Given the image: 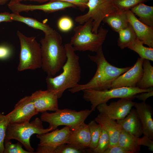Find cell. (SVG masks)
Wrapping results in <instances>:
<instances>
[{"instance_id":"4dcf8cb0","label":"cell","mask_w":153,"mask_h":153,"mask_svg":"<svg viewBox=\"0 0 153 153\" xmlns=\"http://www.w3.org/2000/svg\"><path fill=\"white\" fill-rule=\"evenodd\" d=\"M110 145L109 136L107 132L102 129L97 145L92 152L94 153H103Z\"/></svg>"},{"instance_id":"9c48e42d","label":"cell","mask_w":153,"mask_h":153,"mask_svg":"<svg viewBox=\"0 0 153 153\" xmlns=\"http://www.w3.org/2000/svg\"><path fill=\"white\" fill-rule=\"evenodd\" d=\"M88 12L78 16L75 21L83 24L90 19L92 20V31L97 33L101 24L105 17L111 13L117 10L113 0H88L87 4Z\"/></svg>"},{"instance_id":"8fae6325","label":"cell","mask_w":153,"mask_h":153,"mask_svg":"<svg viewBox=\"0 0 153 153\" xmlns=\"http://www.w3.org/2000/svg\"><path fill=\"white\" fill-rule=\"evenodd\" d=\"M39 112L35 108L30 96L20 99L13 110L5 115L9 123H22L29 122Z\"/></svg>"},{"instance_id":"44dd1931","label":"cell","mask_w":153,"mask_h":153,"mask_svg":"<svg viewBox=\"0 0 153 153\" xmlns=\"http://www.w3.org/2000/svg\"><path fill=\"white\" fill-rule=\"evenodd\" d=\"M127 11L117 10L112 12L106 16L103 22L107 24L113 31L118 32L126 28L129 24Z\"/></svg>"},{"instance_id":"8d00e7d4","label":"cell","mask_w":153,"mask_h":153,"mask_svg":"<svg viewBox=\"0 0 153 153\" xmlns=\"http://www.w3.org/2000/svg\"><path fill=\"white\" fill-rule=\"evenodd\" d=\"M138 143L140 145L147 146L150 151H153V141L148 136L143 135L141 138L138 137Z\"/></svg>"},{"instance_id":"d6986e66","label":"cell","mask_w":153,"mask_h":153,"mask_svg":"<svg viewBox=\"0 0 153 153\" xmlns=\"http://www.w3.org/2000/svg\"><path fill=\"white\" fill-rule=\"evenodd\" d=\"M116 122L122 129L137 137L143 134L142 124L136 110L132 109L124 118L117 120Z\"/></svg>"},{"instance_id":"ba28073f","label":"cell","mask_w":153,"mask_h":153,"mask_svg":"<svg viewBox=\"0 0 153 153\" xmlns=\"http://www.w3.org/2000/svg\"><path fill=\"white\" fill-rule=\"evenodd\" d=\"M103 91L86 89L82 91L84 93L83 98L91 104V109L94 110L99 104L107 103L110 99L114 98H133L136 94L141 92L153 90V87L142 89L137 87H122L110 88Z\"/></svg>"},{"instance_id":"6da1fadb","label":"cell","mask_w":153,"mask_h":153,"mask_svg":"<svg viewBox=\"0 0 153 153\" xmlns=\"http://www.w3.org/2000/svg\"><path fill=\"white\" fill-rule=\"evenodd\" d=\"M95 56L88 55V57L97 66V70L91 79L84 84H78L69 89L72 93L78 92L86 89L103 91L109 89L113 81L118 76L132 67L119 68L110 64L106 59L102 49L100 46Z\"/></svg>"},{"instance_id":"ab89813d","label":"cell","mask_w":153,"mask_h":153,"mask_svg":"<svg viewBox=\"0 0 153 153\" xmlns=\"http://www.w3.org/2000/svg\"><path fill=\"white\" fill-rule=\"evenodd\" d=\"M12 13L8 12L0 13V23L2 22H11L13 21L12 18Z\"/></svg>"},{"instance_id":"7402d4cb","label":"cell","mask_w":153,"mask_h":153,"mask_svg":"<svg viewBox=\"0 0 153 153\" xmlns=\"http://www.w3.org/2000/svg\"><path fill=\"white\" fill-rule=\"evenodd\" d=\"M138 138L122 129L119 136L118 144L128 153H139L141 146L138 144Z\"/></svg>"},{"instance_id":"5bb4252c","label":"cell","mask_w":153,"mask_h":153,"mask_svg":"<svg viewBox=\"0 0 153 153\" xmlns=\"http://www.w3.org/2000/svg\"><path fill=\"white\" fill-rule=\"evenodd\" d=\"M37 111L42 113L47 111H55L59 108L58 96L47 90L36 91L30 96Z\"/></svg>"},{"instance_id":"d4e9b609","label":"cell","mask_w":153,"mask_h":153,"mask_svg":"<svg viewBox=\"0 0 153 153\" xmlns=\"http://www.w3.org/2000/svg\"><path fill=\"white\" fill-rule=\"evenodd\" d=\"M13 21L23 22L33 28L42 31L45 34L49 33L53 29L48 25L42 23L36 19L23 16L18 13H12Z\"/></svg>"},{"instance_id":"cb8c5ba5","label":"cell","mask_w":153,"mask_h":153,"mask_svg":"<svg viewBox=\"0 0 153 153\" xmlns=\"http://www.w3.org/2000/svg\"><path fill=\"white\" fill-rule=\"evenodd\" d=\"M149 61L145 59L143 60V75L136 86L141 89H146L153 86V67Z\"/></svg>"},{"instance_id":"e575fe53","label":"cell","mask_w":153,"mask_h":153,"mask_svg":"<svg viewBox=\"0 0 153 153\" xmlns=\"http://www.w3.org/2000/svg\"><path fill=\"white\" fill-rule=\"evenodd\" d=\"M12 50L10 47L5 44L0 45V60H5L10 57Z\"/></svg>"},{"instance_id":"8992f818","label":"cell","mask_w":153,"mask_h":153,"mask_svg":"<svg viewBox=\"0 0 153 153\" xmlns=\"http://www.w3.org/2000/svg\"><path fill=\"white\" fill-rule=\"evenodd\" d=\"M17 35L20 45L18 70L21 71L41 67V45L35 37H27L18 31Z\"/></svg>"},{"instance_id":"74e56055","label":"cell","mask_w":153,"mask_h":153,"mask_svg":"<svg viewBox=\"0 0 153 153\" xmlns=\"http://www.w3.org/2000/svg\"><path fill=\"white\" fill-rule=\"evenodd\" d=\"M103 153H128L118 144L110 145Z\"/></svg>"},{"instance_id":"83f0119b","label":"cell","mask_w":153,"mask_h":153,"mask_svg":"<svg viewBox=\"0 0 153 153\" xmlns=\"http://www.w3.org/2000/svg\"><path fill=\"white\" fill-rule=\"evenodd\" d=\"M90 135L91 142L89 147L90 151L92 152L97 146L101 135L102 128L101 125L95 120L91 121L88 124Z\"/></svg>"},{"instance_id":"d6a6232c","label":"cell","mask_w":153,"mask_h":153,"mask_svg":"<svg viewBox=\"0 0 153 153\" xmlns=\"http://www.w3.org/2000/svg\"><path fill=\"white\" fill-rule=\"evenodd\" d=\"M86 152L85 150H82L71 144L65 143L58 146L54 153H82Z\"/></svg>"},{"instance_id":"52a82bcc","label":"cell","mask_w":153,"mask_h":153,"mask_svg":"<svg viewBox=\"0 0 153 153\" xmlns=\"http://www.w3.org/2000/svg\"><path fill=\"white\" fill-rule=\"evenodd\" d=\"M92 111L88 109L77 111L69 109H59L51 113L47 111L42 113L40 119L48 123V127H52L54 130L59 126H65L73 131L84 122Z\"/></svg>"},{"instance_id":"d590c367","label":"cell","mask_w":153,"mask_h":153,"mask_svg":"<svg viewBox=\"0 0 153 153\" xmlns=\"http://www.w3.org/2000/svg\"><path fill=\"white\" fill-rule=\"evenodd\" d=\"M60 1L68 2L78 7L81 11H84L87 8V4L88 0H50L52 1Z\"/></svg>"},{"instance_id":"60d3db41","label":"cell","mask_w":153,"mask_h":153,"mask_svg":"<svg viewBox=\"0 0 153 153\" xmlns=\"http://www.w3.org/2000/svg\"><path fill=\"white\" fill-rule=\"evenodd\" d=\"M50 0H10L9 3H19L23 1H36L39 3H43L48 1H49Z\"/></svg>"},{"instance_id":"4316f807","label":"cell","mask_w":153,"mask_h":153,"mask_svg":"<svg viewBox=\"0 0 153 153\" xmlns=\"http://www.w3.org/2000/svg\"><path fill=\"white\" fill-rule=\"evenodd\" d=\"M143 43L137 38L128 47L137 53L141 58L153 61V48L144 46Z\"/></svg>"},{"instance_id":"7c38bea8","label":"cell","mask_w":153,"mask_h":153,"mask_svg":"<svg viewBox=\"0 0 153 153\" xmlns=\"http://www.w3.org/2000/svg\"><path fill=\"white\" fill-rule=\"evenodd\" d=\"M133 98H121L117 101L111 103L108 105L107 103H101L96 108L100 113L114 120L123 119L130 112L134 106L135 102Z\"/></svg>"},{"instance_id":"f1b7e54d","label":"cell","mask_w":153,"mask_h":153,"mask_svg":"<svg viewBox=\"0 0 153 153\" xmlns=\"http://www.w3.org/2000/svg\"><path fill=\"white\" fill-rule=\"evenodd\" d=\"M117 10L127 11L137 4L149 0H113Z\"/></svg>"},{"instance_id":"7a4b0ae2","label":"cell","mask_w":153,"mask_h":153,"mask_svg":"<svg viewBox=\"0 0 153 153\" xmlns=\"http://www.w3.org/2000/svg\"><path fill=\"white\" fill-rule=\"evenodd\" d=\"M64 46L67 60L62 67L63 72L56 76L47 75L46 78L47 89L56 94L59 99L65 90L78 84L81 78L79 56L69 43L65 44Z\"/></svg>"},{"instance_id":"5b68a950","label":"cell","mask_w":153,"mask_h":153,"mask_svg":"<svg viewBox=\"0 0 153 153\" xmlns=\"http://www.w3.org/2000/svg\"><path fill=\"white\" fill-rule=\"evenodd\" d=\"M54 130L52 127L44 128L42 121L37 118L31 122L22 123H9L6 132L5 139H15L21 143L26 150L31 153L34 149L30 144V139L34 134L41 135Z\"/></svg>"},{"instance_id":"4fadbf2b","label":"cell","mask_w":153,"mask_h":153,"mask_svg":"<svg viewBox=\"0 0 153 153\" xmlns=\"http://www.w3.org/2000/svg\"><path fill=\"white\" fill-rule=\"evenodd\" d=\"M8 6L13 13L18 14L22 12H27L36 10H41L46 13H51L68 8L76 7L71 3L57 0L49 1L47 3L40 5H26L20 2L9 3Z\"/></svg>"},{"instance_id":"b9f144b4","label":"cell","mask_w":153,"mask_h":153,"mask_svg":"<svg viewBox=\"0 0 153 153\" xmlns=\"http://www.w3.org/2000/svg\"><path fill=\"white\" fill-rule=\"evenodd\" d=\"M10 0H0V5H3L5 4Z\"/></svg>"},{"instance_id":"30bf717a","label":"cell","mask_w":153,"mask_h":153,"mask_svg":"<svg viewBox=\"0 0 153 153\" xmlns=\"http://www.w3.org/2000/svg\"><path fill=\"white\" fill-rule=\"evenodd\" d=\"M72 131L65 126L60 129H56L51 132L37 135L40 141L36 153H54L56 148L62 144L68 143Z\"/></svg>"},{"instance_id":"1f68e13d","label":"cell","mask_w":153,"mask_h":153,"mask_svg":"<svg viewBox=\"0 0 153 153\" xmlns=\"http://www.w3.org/2000/svg\"><path fill=\"white\" fill-rule=\"evenodd\" d=\"M9 122L6 115L0 112V153H3L4 141L7 128Z\"/></svg>"},{"instance_id":"f546056e","label":"cell","mask_w":153,"mask_h":153,"mask_svg":"<svg viewBox=\"0 0 153 153\" xmlns=\"http://www.w3.org/2000/svg\"><path fill=\"white\" fill-rule=\"evenodd\" d=\"M4 150L3 153H31L24 150L23 144L18 141L13 143L10 140L5 139L4 141Z\"/></svg>"},{"instance_id":"e0dca14e","label":"cell","mask_w":153,"mask_h":153,"mask_svg":"<svg viewBox=\"0 0 153 153\" xmlns=\"http://www.w3.org/2000/svg\"><path fill=\"white\" fill-rule=\"evenodd\" d=\"M134 107L141 122L143 135L153 140V113L151 106L145 102H135Z\"/></svg>"},{"instance_id":"9a60e30c","label":"cell","mask_w":153,"mask_h":153,"mask_svg":"<svg viewBox=\"0 0 153 153\" xmlns=\"http://www.w3.org/2000/svg\"><path fill=\"white\" fill-rule=\"evenodd\" d=\"M143 60L141 58H138L131 68L120 75L113 81L110 88L136 87L143 75Z\"/></svg>"},{"instance_id":"277c9868","label":"cell","mask_w":153,"mask_h":153,"mask_svg":"<svg viewBox=\"0 0 153 153\" xmlns=\"http://www.w3.org/2000/svg\"><path fill=\"white\" fill-rule=\"evenodd\" d=\"M92 22L91 19H90L83 25L74 28V33L69 43L75 51H89L96 52L102 46L108 31L101 26L97 33H93Z\"/></svg>"},{"instance_id":"f35d334b","label":"cell","mask_w":153,"mask_h":153,"mask_svg":"<svg viewBox=\"0 0 153 153\" xmlns=\"http://www.w3.org/2000/svg\"><path fill=\"white\" fill-rule=\"evenodd\" d=\"M153 95V90L150 91L141 92L136 94L134 95V98H136L139 100L145 102L148 98Z\"/></svg>"},{"instance_id":"3957f363","label":"cell","mask_w":153,"mask_h":153,"mask_svg":"<svg viewBox=\"0 0 153 153\" xmlns=\"http://www.w3.org/2000/svg\"><path fill=\"white\" fill-rule=\"evenodd\" d=\"M41 67L48 76H54L65 62L67 56L61 35L55 30L45 34L41 41Z\"/></svg>"},{"instance_id":"ac0fdd59","label":"cell","mask_w":153,"mask_h":153,"mask_svg":"<svg viewBox=\"0 0 153 153\" xmlns=\"http://www.w3.org/2000/svg\"><path fill=\"white\" fill-rule=\"evenodd\" d=\"M91 140L88 126L84 122L72 131L67 143L85 150L89 148Z\"/></svg>"},{"instance_id":"2e32d148","label":"cell","mask_w":153,"mask_h":153,"mask_svg":"<svg viewBox=\"0 0 153 153\" xmlns=\"http://www.w3.org/2000/svg\"><path fill=\"white\" fill-rule=\"evenodd\" d=\"M128 19L137 38L149 47L153 48V27L141 22L130 10L127 11Z\"/></svg>"},{"instance_id":"ffe728a7","label":"cell","mask_w":153,"mask_h":153,"mask_svg":"<svg viewBox=\"0 0 153 153\" xmlns=\"http://www.w3.org/2000/svg\"><path fill=\"white\" fill-rule=\"evenodd\" d=\"M95 120L108 133L110 145L118 144L119 136L122 129L120 125L115 120L100 113L95 117Z\"/></svg>"},{"instance_id":"836d02e7","label":"cell","mask_w":153,"mask_h":153,"mask_svg":"<svg viewBox=\"0 0 153 153\" xmlns=\"http://www.w3.org/2000/svg\"><path fill=\"white\" fill-rule=\"evenodd\" d=\"M57 25L59 29L63 32L70 31L73 27L74 23L72 20L67 16H63L58 20Z\"/></svg>"},{"instance_id":"603a6c76","label":"cell","mask_w":153,"mask_h":153,"mask_svg":"<svg viewBox=\"0 0 153 153\" xmlns=\"http://www.w3.org/2000/svg\"><path fill=\"white\" fill-rule=\"evenodd\" d=\"M131 11L139 17L138 19L148 26L153 27V7L140 3L130 9Z\"/></svg>"},{"instance_id":"484cf974","label":"cell","mask_w":153,"mask_h":153,"mask_svg":"<svg viewBox=\"0 0 153 153\" xmlns=\"http://www.w3.org/2000/svg\"><path fill=\"white\" fill-rule=\"evenodd\" d=\"M118 33L119 38L117 44L121 49L128 47L137 38L134 31L129 24L126 28L121 30Z\"/></svg>"}]
</instances>
